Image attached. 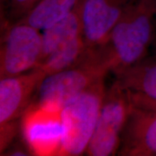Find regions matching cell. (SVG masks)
Instances as JSON below:
<instances>
[{
	"mask_svg": "<svg viewBox=\"0 0 156 156\" xmlns=\"http://www.w3.org/2000/svg\"><path fill=\"white\" fill-rule=\"evenodd\" d=\"M140 106L145 107H151V108H156V103L150 101H142L140 103Z\"/></svg>",
	"mask_w": 156,
	"mask_h": 156,
	"instance_id": "2e32d148",
	"label": "cell"
},
{
	"mask_svg": "<svg viewBox=\"0 0 156 156\" xmlns=\"http://www.w3.org/2000/svg\"><path fill=\"white\" fill-rule=\"evenodd\" d=\"M154 45H155V51H156V38H155V42H154V44H153V46H154ZM155 55H156V53H155Z\"/></svg>",
	"mask_w": 156,
	"mask_h": 156,
	"instance_id": "e0dca14e",
	"label": "cell"
},
{
	"mask_svg": "<svg viewBox=\"0 0 156 156\" xmlns=\"http://www.w3.org/2000/svg\"><path fill=\"white\" fill-rule=\"evenodd\" d=\"M41 52V30L23 23L1 25V78L20 75L38 67Z\"/></svg>",
	"mask_w": 156,
	"mask_h": 156,
	"instance_id": "5b68a950",
	"label": "cell"
},
{
	"mask_svg": "<svg viewBox=\"0 0 156 156\" xmlns=\"http://www.w3.org/2000/svg\"><path fill=\"white\" fill-rule=\"evenodd\" d=\"M132 107L126 91L114 80L106 88L94 133L85 153L87 155L118 154L123 129Z\"/></svg>",
	"mask_w": 156,
	"mask_h": 156,
	"instance_id": "277c9868",
	"label": "cell"
},
{
	"mask_svg": "<svg viewBox=\"0 0 156 156\" xmlns=\"http://www.w3.org/2000/svg\"><path fill=\"white\" fill-rule=\"evenodd\" d=\"M12 155V156H22V155H32L29 151L28 147L26 145H12V147H8L4 153L2 154V155Z\"/></svg>",
	"mask_w": 156,
	"mask_h": 156,
	"instance_id": "9a60e30c",
	"label": "cell"
},
{
	"mask_svg": "<svg viewBox=\"0 0 156 156\" xmlns=\"http://www.w3.org/2000/svg\"><path fill=\"white\" fill-rule=\"evenodd\" d=\"M82 0H41L18 23L43 31L59 22L73 12Z\"/></svg>",
	"mask_w": 156,
	"mask_h": 156,
	"instance_id": "7c38bea8",
	"label": "cell"
},
{
	"mask_svg": "<svg viewBox=\"0 0 156 156\" xmlns=\"http://www.w3.org/2000/svg\"><path fill=\"white\" fill-rule=\"evenodd\" d=\"M87 49L82 34L46 58L38 67L46 75L62 71L77 63Z\"/></svg>",
	"mask_w": 156,
	"mask_h": 156,
	"instance_id": "4fadbf2b",
	"label": "cell"
},
{
	"mask_svg": "<svg viewBox=\"0 0 156 156\" xmlns=\"http://www.w3.org/2000/svg\"><path fill=\"white\" fill-rule=\"evenodd\" d=\"M134 0H82L83 36L87 48L106 44L115 25Z\"/></svg>",
	"mask_w": 156,
	"mask_h": 156,
	"instance_id": "ba28073f",
	"label": "cell"
},
{
	"mask_svg": "<svg viewBox=\"0 0 156 156\" xmlns=\"http://www.w3.org/2000/svg\"><path fill=\"white\" fill-rule=\"evenodd\" d=\"M117 155L156 156V108L132 105Z\"/></svg>",
	"mask_w": 156,
	"mask_h": 156,
	"instance_id": "9c48e42d",
	"label": "cell"
},
{
	"mask_svg": "<svg viewBox=\"0 0 156 156\" xmlns=\"http://www.w3.org/2000/svg\"><path fill=\"white\" fill-rule=\"evenodd\" d=\"M46 74L39 67L0 80V129L17 126Z\"/></svg>",
	"mask_w": 156,
	"mask_h": 156,
	"instance_id": "52a82bcc",
	"label": "cell"
},
{
	"mask_svg": "<svg viewBox=\"0 0 156 156\" xmlns=\"http://www.w3.org/2000/svg\"><path fill=\"white\" fill-rule=\"evenodd\" d=\"M153 2H154V3H155V5L156 6V0H153Z\"/></svg>",
	"mask_w": 156,
	"mask_h": 156,
	"instance_id": "ac0fdd59",
	"label": "cell"
},
{
	"mask_svg": "<svg viewBox=\"0 0 156 156\" xmlns=\"http://www.w3.org/2000/svg\"><path fill=\"white\" fill-rule=\"evenodd\" d=\"M156 38V6L153 0H134L101 46L113 73L137 63L147 56Z\"/></svg>",
	"mask_w": 156,
	"mask_h": 156,
	"instance_id": "6da1fadb",
	"label": "cell"
},
{
	"mask_svg": "<svg viewBox=\"0 0 156 156\" xmlns=\"http://www.w3.org/2000/svg\"><path fill=\"white\" fill-rule=\"evenodd\" d=\"M114 75L129 95L156 103V55L147 56Z\"/></svg>",
	"mask_w": 156,
	"mask_h": 156,
	"instance_id": "30bf717a",
	"label": "cell"
},
{
	"mask_svg": "<svg viewBox=\"0 0 156 156\" xmlns=\"http://www.w3.org/2000/svg\"><path fill=\"white\" fill-rule=\"evenodd\" d=\"M81 2L67 17L42 31V52L40 64L76 37L83 34Z\"/></svg>",
	"mask_w": 156,
	"mask_h": 156,
	"instance_id": "8fae6325",
	"label": "cell"
},
{
	"mask_svg": "<svg viewBox=\"0 0 156 156\" xmlns=\"http://www.w3.org/2000/svg\"><path fill=\"white\" fill-rule=\"evenodd\" d=\"M104 80L85 90L62 108L63 140L58 156H77L86 153L106 90Z\"/></svg>",
	"mask_w": 156,
	"mask_h": 156,
	"instance_id": "3957f363",
	"label": "cell"
},
{
	"mask_svg": "<svg viewBox=\"0 0 156 156\" xmlns=\"http://www.w3.org/2000/svg\"><path fill=\"white\" fill-rule=\"evenodd\" d=\"M111 66L101 47L88 48L79 62L62 71L46 75L30 106L62 110L70 101L105 77Z\"/></svg>",
	"mask_w": 156,
	"mask_h": 156,
	"instance_id": "7a4b0ae2",
	"label": "cell"
},
{
	"mask_svg": "<svg viewBox=\"0 0 156 156\" xmlns=\"http://www.w3.org/2000/svg\"><path fill=\"white\" fill-rule=\"evenodd\" d=\"M41 0H0L1 25L20 22Z\"/></svg>",
	"mask_w": 156,
	"mask_h": 156,
	"instance_id": "5bb4252c",
	"label": "cell"
},
{
	"mask_svg": "<svg viewBox=\"0 0 156 156\" xmlns=\"http://www.w3.org/2000/svg\"><path fill=\"white\" fill-rule=\"evenodd\" d=\"M23 142L34 155H58L63 140L61 110L29 106L21 117Z\"/></svg>",
	"mask_w": 156,
	"mask_h": 156,
	"instance_id": "8992f818",
	"label": "cell"
}]
</instances>
